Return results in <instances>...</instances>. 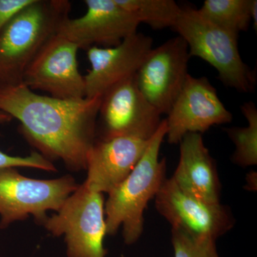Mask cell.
<instances>
[{"mask_svg":"<svg viewBox=\"0 0 257 257\" xmlns=\"http://www.w3.org/2000/svg\"><path fill=\"white\" fill-rule=\"evenodd\" d=\"M256 172H250L247 175L246 177V187L248 190L256 191Z\"/></svg>","mask_w":257,"mask_h":257,"instance_id":"cell-22","label":"cell"},{"mask_svg":"<svg viewBox=\"0 0 257 257\" xmlns=\"http://www.w3.org/2000/svg\"><path fill=\"white\" fill-rule=\"evenodd\" d=\"M150 140L127 136L96 140L87 156V177L84 184L88 190L101 194L111 192L135 168Z\"/></svg>","mask_w":257,"mask_h":257,"instance_id":"cell-14","label":"cell"},{"mask_svg":"<svg viewBox=\"0 0 257 257\" xmlns=\"http://www.w3.org/2000/svg\"><path fill=\"white\" fill-rule=\"evenodd\" d=\"M87 12L79 18H66L57 35L67 39L79 49L116 46L137 33L140 23L116 0H85Z\"/></svg>","mask_w":257,"mask_h":257,"instance_id":"cell-12","label":"cell"},{"mask_svg":"<svg viewBox=\"0 0 257 257\" xmlns=\"http://www.w3.org/2000/svg\"><path fill=\"white\" fill-rule=\"evenodd\" d=\"M188 46L177 36L152 48L136 75L140 92L161 115L167 114L188 77Z\"/></svg>","mask_w":257,"mask_h":257,"instance_id":"cell-10","label":"cell"},{"mask_svg":"<svg viewBox=\"0 0 257 257\" xmlns=\"http://www.w3.org/2000/svg\"><path fill=\"white\" fill-rule=\"evenodd\" d=\"M172 29L187 43L189 56L215 68L225 86L241 93L254 90L256 74L240 55L238 35L211 23L191 7L181 8Z\"/></svg>","mask_w":257,"mask_h":257,"instance_id":"cell-4","label":"cell"},{"mask_svg":"<svg viewBox=\"0 0 257 257\" xmlns=\"http://www.w3.org/2000/svg\"><path fill=\"white\" fill-rule=\"evenodd\" d=\"M70 175L53 179L29 178L16 168L0 169V229L30 215L43 224L47 211H58L78 188Z\"/></svg>","mask_w":257,"mask_h":257,"instance_id":"cell-5","label":"cell"},{"mask_svg":"<svg viewBox=\"0 0 257 257\" xmlns=\"http://www.w3.org/2000/svg\"><path fill=\"white\" fill-rule=\"evenodd\" d=\"M78 46L55 35L39 51L24 74L23 84L31 90L60 99L85 98L84 76L77 63Z\"/></svg>","mask_w":257,"mask_h":257,"instance_id":"cell-8","label":"cell"},{"mask_svg":"<svg viewBox=\"0 0 257 257\" xmlns=\"http://www.w3.org/2000/svg\"><path fill=\"white\" fill-rule=\"evenodd\" d=\"M155 199L157 211L172 226L199 239L216 241L234 227L235 219L226 206L203 202L166 179Z\"/></svg>","mask_w":257,"mask_h":257,"instance_id":"cell-7","label":"cell"},{"mask_svg":"<svg viewBox=\"0 0 257 257\" xmlns=\"http://www.w3.org/2000/svg\"><path fill=\"white\" fill-rule=\"evenodd\" d=\"M152 48V37L137 32L116 46L88 49L91 69L84 76L85 98L101 97L116 84L135 77Z\"/></svg>","mask_w":257,"mask_h":257,"instance_id":"cell-13","label":"cell"},{"mask_svg":"<svg viewBox=\"0 0 257 257\" xmlns=\"http://www.w3.org/2000/svg\"><path fill=\"white\" fill-rule=\"evenodd\" d=\"M180 156L171 178L184 192L203 202H220L221 184L214 159L202 135L189 133L180 143Z\"/></svg>","mask_w":257,"mask_h":257,"instance_id":"cell-15","label":"cell"},{"mask_svg":"<svg viewBox=\"0 0 257 257\" xmlns=\"http://www.w3.org/2000/svg\"><path fill=\"white\" fill-rule=\"evenodd\" d=\"M118 4L130 12L140 23L154 30L173 28L181 7L174 0H116Z\"/></svg>","mask_w":257,"mask_h":257,"instance_id":"cell-18","label":"cell"},{"mask_svg":"<svg viewBox=\"0 0 257 257\" xmlns=\"http://www.w3.org/2000/svg\"><path fill=\"white\" fill-rule=\"evenodd\" d=\"M42 224L54 236L64 235L68 257H105L107 253L104 196L88 190L84 183Z\"/></svg>","mask_w":257,"mask_h":257,"instance_id":"cell-6","label":"cell"},{"mask_svg":"<svg viewBox=\"0 0 257 257\" xmlns=\"http://www.w3.org/2000/svg\"><path fill=\"white\" fill-rule=\"evenodd\" d=\"M167 126L162 120L148 147L126 178L109 192L104 204L106 234L114 235L122 228L124 243L133 244L144 230V212L156 197L166 178V160H160Z\"/></svg>","mask_w":257,"mask_h":257,"instance_id":"cell-2","label":"cell"},{"mask_svg":"<svg viewBox=\"0 0 257 257\" xmlns=\"http://www.w3.org/2000/svg\"><path fill=\"white\" fill-rule=\"evenodd\" d=\"M13 118L10 114H7L4 111H0V124L9 123Z\"/></svg>","mask_w":257,"mask_h":257,"instance_id":"cell-24","label":"cell"},{"mask_svg":"<svg viewBox=\"0 0 257 257\" xmlns=\"http://www.w3.org/2000/svg\"><path fill=\"white\" fill-rule=\"evenodd\" d=\"M101 100L56 99L23 84L0 89V111L20 121L19 130L29 144L47 160H62L74 172L87 168Z\"/></svg>","mask_w":257,"mask_h":257,"instance_id":"cell-1","label":"cell"},{"mask_svg":"<svg viewBox=\"0 0 257 257\" xmlns=\"http://www.w3.org/2000/svg\"><path fill=\"white\" fill-rule=\"evenodd\" d=\"M251 0H206L197 9L204 18L239 36L249 28Z\"/></svg>","mask_w":257,"mask_h":257,"instance_id":"cell-16","label":"cell"},{"mask_svg":"<svg viewBox=\"0 0 257 257\" xmlns=\"http://www.w3.org/2000/svg\"><path fill=\"white\" fill-rule=\"evenodd\" d=\"M251 23H253V28L256 31L257 28V1L251 0Z\"/></svg>","mask_w":257,"mask_h":257,"instance_id":"cell-23","label":"cell"},{"mask_svg":"<svg viewBox=\"0 0 257 257\" xmlns=\"http://www.w3.org/2000/svg\"><path fill=\"white\" fill-rule=\"evenodd\" d=\"M167 115L165 138L171 145L179 144L187 134L202 135L214 125L233 119L209 79L190 74Z\"/></svg>","mask_w":257,"mask_h":257,"instance_id":"cell-11","label":"cell"},{"mask_svg":"<svg viewBox=\"0 0 257 257\" xmlns=\"http://www.w3.org/2000/svg\"><path fill=\"white\" fill-rule=\"evenodd\" d=\"M9 167H29L47 172H57L52 162L42 156L39 152H32L28 157H14L0 151V169Z\"/></svg>","mask_w":257,"mask_h":257,"instance_id":"cell-20","label":"cell"},{"mask_svg":"<svg viewBox=\"0 0 257 257\" xmlns=\"http://www.w3.org/2000/svg\"><path fill=\"white\" fill-rule=\"evenodd\" d=\"M161 116L140 92L135 76L101 96L97 118L101 132L96 140L123 136L150 140L163 120Z\"/></svg>","mask_w":257,"mask_h":257,"instance_id":"cell-9","label":"cell"},{"mask_svg":"<svg viewBox=\"0 0 257 257\" xmlns=\"http://www.w3.org/2000/svg\"><path fill=\"white\" fill-rule=\"evenodd\" d=\"M175 257H219L216 241L199 239L180 230L172 229Z\"/></svg>","mask_w":257,"mask_h":257,"instance_id":"cell-19","label":"cell"},{"mask_svg":"<svg viewBox=\"0 0 257 257\" xmlns=\"http://www.w3.org/2000/svg\"><path fill=\"white\" fill-rule=\"evenodd\" d=\"M70 10L67 0H34L10 20L0 32V89L23 84L28 66Z\"/></svg>","mask_w":257,"mask_h":257,"instance_id":"cell-3","label":"cell"},{"mask_svg":"<svg viewBox=\"0 0 257 257\" xmlns=\"http://www.w3.org/2000/svg\"><path fill=\"white\" fill-rule=\"evenodd\" d=\"M241 111L247 120L248 125L243 127L225 128L228 137L235 145L231 161L242 167L257 164V109L253 101H247L241 106Z\"/></svg>","mask_w":257,"mask_h":257,"instance_id":"cell-17","label":"cell"},{"mask_svg":"<svg viewBox=\"0 0 257 257\" xmlns=\"http://www.w3.org/2000/svg\"><path fill=\"white\" fill-rule=\"evenodd\" d=\"M34 0H0V32L15 15Z\"/></svg>","mask_w":257,"mask_h":257,"instance_id":"cell-21","label":"cell"}]
</instances>
